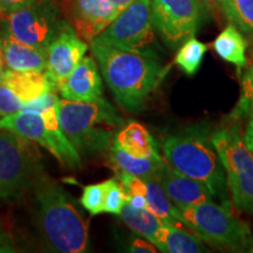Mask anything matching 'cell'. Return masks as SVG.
<instances>
[{"instance_id":"6da1fadb","label":"cell","mask_w":253,"mask_h":253,"mask_svg":"<svg viewBox=\"0 0 253 253\" xmlns=\"http://www.w3.org/2000/svg\"><path fill=\"white\" fill-rule=\"evenodd\" d=\"M90 49L115 100L129 113L145 108L170 68L150 49H123L96 38L90 41Z\"/></svg>"},{"instance_id":"7a4b0ae2","label":"cell","mask_w":253,"mask_h":253,"mask_svg":"<svg viewBox=\"0 0 253 253\" xmlns=\"http://www.w3.org/2000/svg\"><path fill=\"white\" fill-rule=\"evenodd\" d=\"M34 220L43 246L52 252L81 253L88 246V225L66 191L41 170L30 190Z\"/></svg>"},{"instance_id":"3957f363","label":"cell","mask_w":253,"mask_h":253,"mask_svg":"<svg viewBox=\"0 0 253 253\" xmlns=\"http://www.w3.org/2000/svg\"><path fill=\"white\" fill-rule=\"evenodd\" d=\"M163 157L177 171L207 185L219 204L231 208L227 179L207 126H189L167 136Z\"/></svg>"},{"instance_id":"277c9868","label":"cell","mask_w":253,"mask_h":253,"mask_svg":"<svg viewBox=\"0 0 253 253\" xmlns=\"http://www.w3.org/2000/svg\"><path fill=\"white\" fill-rule=\"evenodd\" d=\"M60 126L79 154L108 150L123 120L108 101H69L56 102Z\"/></svg>"},{"instance_id":"5b68a950","label":"cell","mask_w":253,"mask_h":253,"mask_svg":"<svg viewBox=\"0 0 253 253\" xmlns=\"http://www.w3.org/2000/svg\"><path fill=\"white\" fill-rule=\"evenodd\" d=\"M179 218L186 227L216 248L249 252L251 229L233 214L231 208L205 202L196 205H176Z\"/></svg>"},{"instance_id":"8992f818","label":"cell","mask_w":253,"mask_h":253,"mask_svg":"<svg viewBox=\"0 0 253 253\" xmlns=\"http://www.w3.org/2000/svg\"><path fill=\"white\" fill-rule=\"evenodd\" d=\"M56 102L39 112L23 109L0 119V129H7L33 143L46 148L63 167L75 169L81 166L80 154L60 126Z\"/></svg>"},{"instance_id":"52a82bcc","label":"cell","mask_w":253,"mask_h":253,"mask_svg":"<svg viewBox=\"0 0 253 253\" xmlns=\"http://www.w3.org/2000/svg\"><path fill=\"white\" fill-rule=\"evenodd\" d=\"M33 142L0 129V204L24 196L43 169Z\"/></svg>"},{"instance_id":"ba28073f","label":"cell","mask_w":253,"mask_h":253,"mask_svg":"<svg viewBox=\"0 0 253 253\" xmlns=\"http://www.w3.org/2000/svg\"><path fill=\"white\" fill-rule=\"evenodd\" d=\"M212 143L225 170L233 204L253 214V154L236 123L212 132Z\"/></svg>"},{"instance_id":"9c48e42d","label":"cell","mask_w":253,"mask_h":253,"mask_svg":"<svg viewBox=\"0 0 253 253\" xmlns=\"http://www.w3.org/2000/svg\"><path fill=\"white\" fill-rule=\"evenodd\" d=\"M66 23L54 0H40L12 13L0 15V36L47 50Z\"/></svg>"},{"instance_id":"30bf717a","label":"cell","mask_w":253,"mask_h":253,"mask_svg":"<svg viewBox=\"0 0 253 253\" xmlns=\"http://www.w3.org/2000/svg\"><path fill=\"white\" fill-rule=\"evenodd\" d=\"M150 5L153 25L171 47L195 36L207 9L199 0H150Z\"/></svg>"},{"instance_id":"8fae6325","label":"cell","mask_w":253,"mask_h":253,"mask_svg":"<svg viewBox=\"0 0 253 253\" xmlns=\"http://www.w3.org/2000/svg\"><path fill=\"white\" fill-rule=\"evenodd\" d=\"M96 39L123 49H149L154 42L150 0H134Z\"/></svg>"},{"instance_id":"7c38bea8","label":"cell","mask_w":253,"mask_h":253,"mask_svg":"<svg viewBox=\"0 0 253 253\" xmlns=\"http://www.w3.org/2000/svg\"><path fill=\"white\" fill-rule=\"evenodd\" d=\"M88 50V45L78 36L71 24L66 23L58 37L47 48L46 75L56 87L74 71Z\"/></svg>"},{"instance_id":"4fadbf2b","label":"cell","mask_w":253,"mask_h":253,"mask_svg":"<svg viewBox=\"0 0 253 253\" xmlns=\"http://www.w3.org/2000/svg\"><path fill=\"white\" fill-rule=\"evenodd\" d=\"M119 14L110 0H68L72 26L82 40L89 42L100 36Z\"/></svg>"},{"instance_id":"5bb4252c","label":"cell","mask_w":253,"mask_h":253,"mask_svg":"<svg viewBox=\"0 0 253 253\" xmlns=\"http://www.w3.org/2000/svg\"><path fill=\"white\" fill-rule=\"evenodd\" d=\"M56 90L69 101L88 102L102 97V79L96 60L84 56L74 71L56 84Z\"/></svg>"},{"instance_id":"9a60e30c","label":"cell","mask_w":253,"mask_h":253,"mask_svg":"<svg viewBox=\"0 0 253 253\" xmlns=\"http://www.w3.org/2000/svg\"><path fill=\"white\" fill-rule=\"evenodd\" d=\"M156 177L175 205H196L214 199L207 185L177 171L167 161L158 169Z\"/></svg>"},{"instance_id":"2e32d148","label":"cell","mask_w":253,"mask_h":253,"mask_svg":"<svg viewBox=\"0 0 253 253\" xmlns=\"http://www.w3.org/2000/svg\"><path fill=\"white\" fill-rule=\"evenodd\" d=\"M6 69L15 72H45L47 66L46 50L0 36Z\"/></svg>"},{"instance_id":"e0dca14e","label":"cell","mask_w":253,"mask_h":253,"mask_svg":"<svg viewBox=\"0 0 253 253\" xmlns=\"http://www.w3.org/2000/svg\"><path fill=\"white\" fill-rule=\"evenodd\" d=\"M2 84L11 88L25 106L50 91H55L56 88L45 72H15L6 69Z\"/></svg>"},{"instance_id":"ac0fdd59","label":"cell","mask_w":253,"mask_h":253,"mask_svg":"<svg viewBox=\"0 0 253 253\" xmlns=\"http://www.w3.org/2000/svg\"><path fill=\"white\" fill-rule=\"evenodd\" d=\"M201 237L183 227L163 225L157 231L154 245L161 252L169 253H201L208 252Z\"/></svg>"},{"instance_id":"d6986e66","label":"cell","mask_w":253,"mask_h":253,"mask_svg":"<svg viewBox=\"0 0 253 253\" xmlns=\"http://www.w3.org/2000/svg\"><path fill=\"white\" fill-rule=\"evenodd\" d=\"M114 143L134 157L149 158L158 155L156 142L141 123L130 122L119 130Z\"/></svg>"},{"instance_id":"ffe728a7","label":"cell","mask_w":253,"mask_h":253,"mask_svg":"<svg viewBox=\"0 0 253 253\" xmlns=\"http://www.w3.org/2000/svg\"><path fill=\"white\" fill-rule=\"evenodd\" d=\"M108 158L114 171L130 173L142 179L156 176L158 169L166 161L160 154L149 158L134 157L123 151L114 142L108 149Z\"/></svg>"},{"instance_id":"44dd1931","label":"cell","mask_w":253,"mask_h":253,"mask_svg":"<svg viewBox=\"0 0 253 253\" xmlns=\"http://www.w3.org/2000/svg\"><path fill=\"white\" fill-rule=\"evenodd\" d=\"M213 48L221 59L232 63L240 74L249 65L246 56L248 41L243 36L242 31L233 24H230L221 31V33L213 41Z\"/></svg>"},{"instance_id":"7402d4cb","label":"cell","mask_w":253,"mask_h":253,"mask_svg":"<svg viewBox=\"0 0 253 253\" xmlns=\"http://www.w3.org/2000/svg\"><path fill=\"white\" fill-rule=\"evenodd\" d=\"M144 182L147 186V191H145L147 210L162 221L163 225L184 227L185 225L179 218L176 205L166 194L163 186L158 182L157 177H148L144 179Z\"/></svg>"},{"instance_id":"603a6c76","label":"cell","mask_w":253,"mask_h":253,"mask_svg":"<svg viewBox=\"0 0 253 253\" xmlns=\"http://www.w3.org/2000/svg\"><path fill=\"white\" fill-rule=\"evenodd\" d=\"M120 216L134 232L154 244L155 237L163 223L147 209H136L126 201Z\"/></svg>"},{"instance_id":"cb8c5ba5","label":"cell","mask_w":253,"mask_h":253,"mask_svg":"<svg viewBox=\"0 0 253 253\" xmlns=\"http://www.w3.org/2000/svg\"><path fill=\"white\" fill-rule=\"evenodd\" d=\"M207 50L208 46L204 42L191 37L183 42L181 48L177 52L173 62L186 75L192 77V75H195L198 72L199 67H201Z\"/></svg>"},{"instance_id":"d4e9b609","label":"cell","mask_w":253,"mask_h":253,"mask_svg":"<svg viewBox=\"0 0 253 253\" xmlns=\"http://www.w3.org/2000/svg\"><path fill=\"white\" fill-rule=\"evenodd\" d=\"M253 116V66L248 65L242 78V93L238 103L233 112L230 114L229 120L233 123L250 119Z\"/></svg>"},{"instance_id":"484cf974","label":"cell","mask_w":253,"mask_h":253,"mask_svg":"<svg viewBox=\"0 0 253 253\" xmlns=\"http://www.w3.org/2000/svg\"><path fill=\"white\" fill-rule=\"evenodd\" d=\"M104 191L103 212L120 214L126 203V195L118 178H109L102 182Z\"/></svg>"},{"instance_id":"4316f807","label":"cell","mask_w":253,"mask_h":253,"mask_svg":"<svg viewBox=\"0 0 253 253\" xmlns=\"http://www.w3.org/2000/svg\"><path fill=\"white\" fill-rule=\"evenodd\" d=\"M103 201L104 191L102 183L86 185L82 190V196L80 198L81 205L91 216H96V214L103 212Z\"/></svg>"},{"instance_id":"83f0119b","label":"cell","mask_w":253,"mask_h":253,"mask_svg":"<svg viewBox=\"0 0 253 253\" xmlns=\"http://www.w3.org/2000/svg\"><path fill=\"white\" fill-rule=\"evenodd\" d=\"M237 17L239 19V30L244 32L249 40H253V0H232Z\"/></svg>"},{"instance_id":"f1b7e54d","label":"cell","mask_w":253,"mask_h":253,"mask_svg":"<svg viewBox=\"0 0 253 253\" xmlns=\"http://www.w3.org/2000/svg\"><path fill=\"white\" fill-rule=\"evenodd\" d=\"M25 108L23 101L5 84H0V119Z\"/></svg>"},{"instance_id":"f546056e","label":"cell","mask_w":253,"mask_h":253,"mask_svg":"<svg viewBox=\"0 0 253 253\" xmlns=\"http://www.w3.org/2000/svg\"><path fill=\"white\" fill-rule=\"evenodd\" d=\"M208 8L209 11L213 13L221 14L230 24H233L239 28V19L237 17L235 6L232 0H199Z\"/></svg>"},{"instance_id":"4dcf8cb0","label":"cell","mask_w":253,"mask_h":253,"mask_svg":"<svg viewBox=\"0 0 253 253\" xmlns=\"http://www.w3.org/2000/svg\"><path fill=\"white\" fill-rule=\"evenodd\" d=\"M40 0H0V15H5L27 6L36 4Z\"/></svg>"},{"instance_id":"1f68e13d","label":"cell","mask_w":253,"mask_h":253,"mask_svg":"<svg viewBox=\"0 0 253 253\" xmlns=\"http://www.w3.org/2000/svg\"><path fill=\"white\" fill-rule=\"evenodd\" d=\"M129 251L136 253H156L158 250L149 240L145 238L142 239L140 237H137V238H134V240L131 242Z\"/></svg>"},{"instance_id":"d6a6232c","label":"cell","mask_w":253,"mask_h":253,"mask_svg":"<svg viewBox=\"0 0 253 253\" xmlns=\"http://www.w3.org/2000/svg\"><path fill=\"white\" fill-rule=\"evenodd\" d=\"M15 252L14 242L9 233L4 229L2 221L0 219V253Z\"/></svg>"},{"instance_id":"836d02e7","label":"cell","mask_w":253,"mask_h":253,"mask_svg":"<svg viewBox=\"0 0 253 253\" xmlns=\"http://www.w3.org/2000/svg\"><path fill=\"white\" fill-rule=\"evenodd\" d=\"M244 140L248 144L249 149L253 154V116L248 120V125H246L244 131Z\"/></svg>"},{"instance_id":"e575fe53","label":"cell","mask_w":253,"mask_h":253,"mask_svg":"<svg viewBox=\"0 0 253 253\" xmlns=\"http://www.w3.org/2000/svg\"><path fill=\"white\" fill-rule=\"evenodd\" d=\"M126 202L136 209H147V199L143 195H134L126 198Z\"/></svg>"},{"instance_id":"d590c367","label":"cell","mask_w":253,"mask_h":253,"mask_svg":"<svg viewBox=\"0 0 253 253\" xmlns=\"http://www.w3.org/2000/svg\"><path fill=\"white\" fill-rule=\"evenodd\" d=\"M110 1H112V4L115 6L116 9H118L119 12H122L123 9L128 7V6L130 5L134 0H110Z\"/></svg>"},{"instance_id":"8d00e7d4","label":"cell","mask_w":253,"mask_h":253,"mask_svg":"<svg viewBox=\"0 0 253 253\" xmlns=\"http://www.w3.org/2000/svg\"><path fill=\"white\" fill-rule=\"evenodd\" d=\"M5 72H6V65L4 60V53H2L1 45H0V84H1L2 79H4Z\"/></svg>"},{"instance_id":"74e56055","label":"cell","mask_w":253,"mask_h":253,"mask_svg":"<svg viewBox=\"0 0 253 253\" xmlns=\"http://www.w3.org/2000/svg\"><path fill=\"white\" fill-rule=\"evenodd\" d=\"M250 43H251V52H250V60H249V63L250 65L253 66V40L250 41Z\"/></svg>"},{"instance_id":"f35d334b","label":"cell","mask_w":253,"mask_h":253,"mask_svg":"<svg viewBox=\"0 0 253 253\" xmlns=\"http://www.w3.org/2000/svg\"><path fill=\"white\" fill-rule=\"evenodd\" d=\"M249 252H253V237H252V240H251V245H250Z\"/></svg>"}]
</instances>
